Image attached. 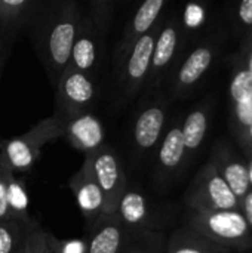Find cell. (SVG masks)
Listing matches in <instances>:
<instances>
[{"mask_svg":"<svg viewBox=\"0 0 252 253\" xmlns=\"http://www.w3.org/2000/svg\"><path fill=\"white\" fill-rule=\"evenodd\" d=\"M168 237L163 231H137L128 234L120 253H165Z\"/></svg>","mask_w":252,"mask_h":253,"instance_id":"cell-21","label":"cell"},{"mask_svg":"<svg viewBox=\"0 0 252 253\" xmlns=\"http://www.w3.org/2000/svg\"><path fill=\"white\" fill-rule=\"evenodd\" d=\"M217 243L209 242L190 227L178 228L168 240L165 253H232Z\"/></svg>","mask_w":252,"mask_h":253,"instance_id":"cell-19","label":"cell"},{"mask_svg":"<svg viewBox=\"0 0 252 253\" xmlns=\"http://www.w3.org/2000/svg\"><path fill=\"white\" fill-rule=\"evenodd\" d=\"M53 114L64 122L83 113H91L98 98V80L67 67L55 84Z\"/></svg>","mask_w":252,"mask_h":253,"instance_id":"cell-6","label":"cell"},{"mask_svg":"<svg viewBox=\"0 0 252 253\" xmlns=\"http://www.w3.org/2000/svg\"><path fill=\"white\" fill-rule=\"evenodd\" d=\"M248 70H250V71H251V73H252V61H251V67H250Z\"/></svg>","mask_w":252,"mask_h":253,"instance_id":"cell-36","label":"cell"},{"mask_svg":"<svg viewBox=\"0 0 252 253\" xmlns=\"http://www.w3.org/2000/svg\"><path fill=\"white\" fill-rule=\"evenodd\" d=\"M33 224L25 225L16 221H0V253L18 252L28 227Z\"/></svg>","mask_w":252,"mask_h":253,"instance_id":"cell-24","label":"cell"},{"mask_svg":"<svg viewBox=\"0 0 252 253\" xmlns=\"http://www.w3.org/2000/svg\"><path fill=\"white\" fill-rule=\"evenodd\" d=\"M114 216L120 225L131 233L159 231L151 202L141 190L129 184L117 203Z\"/></svg>","mask_w":252,"mask_h":253,"instance_id":"cell-12","label":"cell"},{"mask_svg":"<svg viewBox=\"0 0 252 253\" xmlns=\"http://www.w3.org/2000/svg\"><path fill=\"white\" fill-rule=\"evenodd\" d=\"M186 157V148L181 133V125H174L165 132L162 141L157 145L156 153V175L163 181L174 173Z\"/></svg>","mask_w":252,"mask_h":253,"instance_id":"cell-16","label":"cell"},{"mask_svg":"<svg viewBox=\"0 0 252 253\" xmlns=\"http://www.w3.org/2000/svg\"><path fill=\"white\" fill-rule=\"evenodd\" d=\"M85 162L89 165L94 178L104 194L107 216H113L117 203L128 187V178L119 154L105 144L98 151L86 156Z\"/></svg>","mask_w":252,"mask_h":253,"instance_id":"cell-8","label":"cell"},{"mask_svg":"<svg viewBox=\"0 0 252 253\" xmlns=\"http://www.w3.org/2000/svg\"><path fill=\"white\" fill-rule=\"evenodd\" d=\"M221 178L230 188V191L238 197V200L244 199L247 193L251 190L250 172L248 168L238 160H223L221 169H218Z\"/></svg>","mask_w":252,"mask_h":253,"instance_id":"cell-23","label":"cell"},{"mask_svg":"<svg viewBox=\"0 0 252 253\" xmlns=\"http://www.w3.org/2000/svg\"><path fill=\"white\" fill-rule=\"evenodd\" d=\"M180 47V27L174 21H165L159 24V31L156 36L150 73L147 79V84L150 87H156L160 84L165 77L169 65L177 56Z\"/></svg>","mask_w":252,"mask_h":253,"instance_id":"cell-14","label":"cell"},{"mask_svg":"<svg viewBox=\"0 0 252 253\" xmlns=\"http://www.w3.org/2000/svg\"><path fill=\"white\" fill-rule=\"evenodd\" d=\"M190 212L238 211L239 200L230 191L212 162L206 163L189 185L184 196Z\"/></svg>","mask_w":252,"mask_h":253,"instance_id":"cell-5","label":"cell"},{"mask_svg":"<svg viewBox=\"0 0 252 253\" xmlns=\"http://www.w3.org/2000/svg\"><path fill=\"white\" fill-rule=\"evenodd\" d=\"M187 227L230 251H245L252 246L251 228L239 211L190 212Z\"/></svg>","mask_w":252,"mask_h":253,"instance_id":"cell-4","label":"cell"},{"mask_svg":"<svg viewBox=\"0 0 252 253\" xmlns=\"http://www.w3.org/2000/svg\"><path fill=\"white\" fill-rule=\"evenodd\" d=\"M68 188L71 190L82 216L86 219L88 225H94L107 216L104 194L94 178L89 165L83 160L80 169L70 178Z\"/></svg>","mask_w":252,"mask_h":253,"instance_id":"cell-11","label":"cell"},{"mask_svg":"<svg viewBox=\"0 0 252 253\" xmlns=\"http://www.w3.org/2000/svg\"><path fill=\"white\" fill-rule=\"evenodd\" d=\"M168 108L162 101L143 105L135 114L129 130V144L138 157H147L165 135Z\"/></svg>","mask_w":252,"mask_h":253,"instance_id":"cell-9","label":"cell"},{"mask_svg":"<svg viewBox=\"0 0 252 253\" xmlns=\"http://www.w3.org/2000/svg\"><path fill=\"white\" fill-rule=\"evenodd\" d=\"M68 144L85 157L105 145V130L98 116L83 113L71 117L64 125V135Z\"/></svg>","mask_w":252,"mask_h":253,"instance_id":"cell-13","label":"cell"},{"mask_svg":"<svg viewBox=\"0 0 252 253\" xmlns=\"http://www.w3.org/2000/svg\"><path fill=\"white\" fill-rule=\"evenodd\" d=\"M12 44H13V40L9 39V37H4L0 34V76H1V70L4 67V62L9 56V52L12 49Z\"/></svg>","mask_w":252,"mask_h":253,"instance_id":"cell-31","label":"cell"},{"mask_svg":"<svg viewBox=\"0 0 252 253\" xmlns=\"http://www.w3.org/2000/svg\"><path fill=\"white\" fill-rule=\"evenodd\" d=\"M230 95L235 104H239L252 96V73L247 68L239 71L230 84Z\"/></svg>","mask_w":252,"mask_h":253,"instance_id":"cell-26","label":"cell"},{"mask_svg":"<svg viewBox=\"0 0 252 253\" xmlns=\"http://www.w3.org/2000/svg\"><path fill=\"white\" fill-rule=\"evenodd\" d=\"M22 248L25 253H56L52 245V233L42 228L37 222L28 227Z\"/></svg>","mask_w":252,"mask_h":253,"instance_id":"cell-25","label":"cell"},{"mask_svg":"<svg viewBox=\"0 0 252 253\" xmlns=\"http://www.w3.org/2000/svg\"><path fill=\"white\" fill-rule=\"evenodd\" d=\"M111 19L113 4L107 0H92L82 6L70 67L98 80Z\"/></svg>","mask_w":252,"mask_h":253,"instance_id":"cell-2","label":"cell"},{"mask_svg":"<svg viewBox=\"0 0 252 253\" xmlns=\"http://www.w3.org/2000/svg\"><path fill=\"white\" fill-rule=\"evenodd\" d=\"M7 208L12 221L30 225L36 222L28 213V196L27 188L21 179L12 172L7 178Z\"/></svg>","mask_w":252,"mask_h":253,"instance_id":"cell-20","label":"cell"},{"mask_svg":"<svg viewBox=\"0 0 252 253\" xmlns=\"http://www.w3.org/2000/svg\"><path fill=\"white\" fill-rule=\"evenodd\" d=\"M166 6L165 0H146L126 21L123 31L113 50V64L117 67L131 47L146 34H149L160 21V15Z\"/></svg>","mask_w":252,"mask_h":253,"instance_id":"cell-10","label":"cell"},{"mask_svg":"<svg viewBox=\"0 0 252 253\" xmlns=\"http://www.w3.org/2000/svg\"><path fill=\"white\" fill-rule=\"evenodd\" d=\"M128 234L114 215L108 216L89 227L85 253H120Z\"/></svg>","mask_w":252,"mask_h":253,"instance_id":"cell-15","label":"cell"},{"mask_svg":"<svg viewBox=\"0 0 252 253\" xmlns=\"http://www.w3.org/2000/svg\"><path fill=\"white\" fill-rule=\"evenodd\" d=\"M214 59V52L209 46H199L183 61L177 71L174 90L177 93H181L196 84L203 74L208 71Z\"/></svg>","mask_w":252,"mask_h":253,"instance_id":"cell-18","label":"cell"},{"mask_svg":"<svg viewBox=\"0 0 252 253\" xmlns=\"http://www.w3.org/2000/svg\"><path fill=\"white\" fill-rule=\"evenodd\" d=\"M206 129H208V116L201 108L193 110L184 119L181 125V133H183L186 154L196 151L202 145L206 135Z\"/></svg>","mask_w":252,"mask_h":253,"instance_id":"cell-22","label":"cell"},{"mask_svg":"<svg viewBox=\"0 0 252 253\" xmlns=\"http://www.w3.org/2000/svg\"><path fill=\"white\" fill-rule=\"evenodd\" d=\"M10 173V169L0 157V221H12L7 208V178Z\"/></svg>","mask_w":252,"mask_h":253,"instance_id":"cell-27","label":"cell"},{"mask_svg":"<svg viewBox=\"0 0 252 253\" xmlns=\"http://www.w3.org/2000/svg\"><path fill=\"white\" fill-rule=\"evenodd\" d=\"M203 19H205V10L201 4L190 3L186 6L184 15H183V22H184L186 28L195 30V28L202 25Z\"/></svg>","mask_w":252,"mask_h":253,"instance_id":"cell-28","label":"cell"},{"mask_svg":"<svg viewBox=\"0 0 252 253\" xmlns=\"http://www.w3.org/2000/svg\"><path fill=\"white\" fill-rule=\"evenodd\" d=\"M248 129H250L248 132H250V136H251V139H252V125H251V126H250V127H248Z\"/></svg>","mask_w":252,"mask_h":253,"instance_id":"cell-35","label":"cell"},{"mask_svg":"<svg viewBox=\"0 0 252 253\" xmlns=\"http://www.w3.org/2000/svg\"><path fill=\"white\" fill-rule=\"evenodd\" d=\"M52 245L56 253H85L86 242L85 240H58L52 234Z\"/></svg>","mask_w":252,"mask_h":253,"instance_id":"cell-29","label":"cell"},{"mask_svg":"<svg viewBox=\"0 0 252 253\" xmlns=\"http://www.w3.org/2000/svg\"><path fill=\"white\" fill-rule=\"evenodd\" d=\"M80 12L82 4L76 0H39L27 27L33 49L53 87L70 65Z\"/></svg>","mask_w":252,"mask_h":253,"instance_id":"cell-1","label":"cell"},{"mask_svg":"<svg viewBox=\"0 0 252 253\" xmlns=\"http://www.w3.org/2000/svg\"><path fill=\"white\" fill-rule=\"evenodd\" d=\"M235 114L238 117V120L241 122L242 126L245 127H250L252 125V96L239 102V104H235Z\"/></svg>","mask_w":252,"mask_h":253,"instance_id":"cell-30","label":"cell"},{"mask_svg":"<svg viewBox=\"0 0 252 253\" xmlns=\"http://www.w3.org/2000/svg\"><path fill=\"white\" fill-rule=\"evenodd\" d=\"M159 24L149 34L141 37L125 55L120 64L114 67L120 96L126 101L135 98L141 92V89L146 87L147 84Z\"/></svg>","mask_w":252,"mask_h":253,"instance_id":"cell-7","label":"cell"},{"mask_svg":"<svg viewBox=\"0 0 252 253\" xmlns=\"http://www.w3.org/2000/svg\"><path fill=\"white\" fill-rule=\"evenodd\" d=\"M39 0H0V34L15 40L34 15Z\"/></svg>","mask_w":252,"mask_h":253,"instance_id":"cell-17","label":"cell"},{"mask_svg":"<svg viewBox=\"0 0 252 253\" xmlns=\"http://www.w3.org/2000/svg\"><path fill=\"white\" fill-rule=\"evenodd\" d=\"M242 200H244V213H245L244 216L252 230V190L247 193V196Z\"/></svg>","mask_w":252,"mask_h":253,"instance_id":"cell-33","label":"cell"},{"mask_svg":"<svg viewBox=\"0 0 252 253\" xmlns=\"http://www.w3.org/2000/svg\"><path fill=\"white\" fill-rule=\"evenodd\" d=\"M16 253H25V251H24V248H22V245H21V248H19V251Z\"/></svg>","mask_w":252,"mask_h":253,"instance_id":"cell-34","label":"cell"},{"mask_svg":"<svg viewBox=\"0 0 252 253\" xmlns=\"http://www.w3.org/2000/svg\"><path fill=\"white\" fill-rule=\"evenodd\" d=\"M239 18L244 24L252 25V0H245L239 7Z\"/></svg>","mask_w":252,"mask_h":253,"instance_id":"cell-32","label":"cell"},{"mask_svg":"<svg viewBox=\"0 0 252 253\" xmlns=\"http://www.w3.org/2000/svg\"><path fill=\"white\" fill-rule=\"evenodd\" d=\"M64 125L65 122L55 114L40 120L25 133L1 141L0 157L4 160L10 172H30L39 160L43 145L64 135Z\"/></svg>","mask_w":252,"mask_h":253,"instance_id":"cell-3","label":"cell"}]
</instances>
